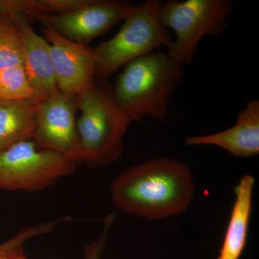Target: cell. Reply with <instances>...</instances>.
Masks as SVG:
<instances>
[{
  "mask_svg": "<svg viewBox=\"0 0 259 259\" xmlns=\"http://www.w3.org/2000/svg\"><path fill=\"white\" fill-rule=\"evenodd\" d=\"M110 190L116 208L155 221L187 211L196 185L185 163L161 157L127 168L113 180Z\"/></svg>",
  "mask_w": 259,
  "mask_h": 259,
  "instance_id": "obj_1",
  "label": "cell"
},
{
  "mask_svg": "<svg viewBox=\"0 0 259 259\" xmlns=\"http://www.w3.org/2000/svg\"><path fill=\"white\" fill-rule=\"evenodd\" d=\"M185 76L184 65L156 51L124 66L112 87L116 101L132 121L150 117L164 123L173 92Z\"/></svg>",
  "mask_w": 259,
  "mask_h": 259,
  "instance_id": "obj_2",
  "label": "cell"
},
{
  "mask_svg": "<svg viewBox=\"0 0 259 259\" xmlns=\"http://www.w3.org/2000/svg\"><path fill=\"white\" fill-rule=\"evenodd\" d=\"M77 107L83 163L96 168L117 161L125 150L123 138L133 121L116 101L112 86L107 80L97 79L93 88L78 95Z\"/></svg>",
  "mask_w": 259,
  "mask_h": 259,
  "instance_id": "obj_3",
  "label": "cell"
},
{
  "mask_svg": "<svg viewBox=\"0 0 259 259\" xmlns=\"http://www.w3.org/2000/svg\"><path fill=\"white\" fill-rule=\"evenodd\" d=\"M159 0L135 5L118 32L94 49L97 79L107 80L131 61L168 47L172 40L158 16Z\"/></svg>",
  "mask_w": 259,
  "mask_h": 259,
  "instance_id": "obj_4",
  "label": "cell"
},
{
  "mask_svg": "<svg viewBox=\"0 0 259 259\" xmlns=\"http://www.w3.org/2000/svg\"><path fill=\"white\" fill-rule=\"evenodd\" d=\"M233 8L231 0L160 1V21L176 35L167 47V55L184 66L191 64L204 36H218L228 28V19Z\"/></svg>",
  "mask_w": 259,
  "mask_h": 259,
  "instance_id": "obj_5",
  "label": "cell"
},
{
  "mask_svg": "<svg viewBox=\"0 0 259 259\" xmlns=\"http://www.w3.org/2000/svg\"><path fill=\"white\" fill-rule=\"evenodd\" d=\"M78 166L60 153L40 149L32 140L23 141L0 152V189L37 192L74 173Z\"/></svg>",
  "mask_w": 259,
  "mask_h": 259,
  "instance_id": "obj_6",
  "label": "cell"
},
{
  "mask_svg": "<svg viewBox=\"0 0 259 259\" xmlns=\"http://www.w3.org/2000/svg\"><path fill=\"white\" fill-rule=\"evenodd\" d=\"M77 110V96L60 91L39 102L32 141L40 149L60 153L81 165L82 153L75 116Z\"/></svg>",
  "mask_w": 259,
  "mask_h": 259,
  "instance_id": "obj_7",
  "label": "cell"
},
{
  "mask_svg": "<svg viewBox=\"0 0 259 259\" xmlns=\"http://www.w3.org/2000/svg\"><path fill=\"white\" fill-rule=\"evenodd\" d=\"M135 5L127 0H92L74 13L44 15L37 21L49 25L71 41L88 45L123 21Z\"/></svg>",
  "mask_w": 259,
  "mask_h": 259,
  "instance_id": "obj_8",
  "label": "cell"
},
{
  "mask_svg": "<svg viewBox=\"0 0 259 259\" xmlns=\"http://www.w3.org/2000/svg\"><path fill=\"white\" fill-rule=\"evenodd\" d=\"M40 25L44 38L50 44L59 91L78 96L93 88L97 79L94 49L68 40L46 24Z\"/></svg>",
  "mask_w": 259,
  "mask_h": 259,
  "instance_id": "obj_9",
  "label": "cell"
},
{
  "mask_svg": "<svg viewBox=\"0 0 259 259\" xmlns=\"http://www.w3.org/2000/svg\"><path fill=\"white\" fill-rule=\"evenodd\" d=\"M18 28L24 49L23 69L37 102L59 93L51 60L50 44L32 28L31 23L18 16H10Z\"/></svg>",
  "mask_w": 259,
  "mask_h": 259,
  "instance_id": "obj_10",
  "label": "cell"
},
{
  "mask_svg": "<svg viewBox=\"0 0 259 259\" xmlns=\"http://www.w3.org/2000/svg\"><path fill=\"white\" fill-rule=\"evenodd\" d=\"M187 146H214L238 158H250L259 153V100H249L237 116L235 125L216 134L188 136Z\"/></svg>",
  "mask_w": 259,
  "mask_h": 259,
  "instance_id": "obj_11",
  "label": "cell"
},
{
  "mask_svg": "<svg viewBox=\"0 0 259 259\" xmlns=\"http://www.w3.org/2000/svg\"><path fill=\"white\" fill-rule=\"evenodd\" d=\"M254 177L245 175L235 187L236 200L218 259H240L246 245Z\"/></svg>",
  "mask_w": 259,
  "mask_h": 259,
  "instance_id": "obj_12",
  "label": "cell"
},
{
  "mask_svg": "<svg viewBox=\"0 0 259 259\" xmlns=\"http://www.w3.org/2000/svg\"><path fill=\"white\" fill-rule=\"evenodd\" d=\"M37 103L32 100H0V152L33 139Z\"/></svg>",
  "mask_w": 259,
  "mask_h": 259,
  "instance_id": "obj_13",
  "label": "cell"
},
{
  "mask_svg": "<svg viewBox=\"0 0 259 259\" xmlns=\"http://www.w3.org/2000/svg\"><path fill=\"white\" fill-rule=\"evenodd\" d=\"M24 49L16 25L10 16L0 18V69L23 66Z\"/></svg>",
  "mask_w": 259,
  "mask_h": 259,
  "instance_id": "obj_14",
  "label": "cell"
},
{
  "mask_svg": "<svg viewBox=\"0 0 259 259\" xmlns=\"http://www.w3.org/2000/svg\"><path fill=\"white\" fill-rule=\"evenodd\" d=\"M0 100L36 101L23 66L0 69Z\"/></svg>",
  "mask_w": 259,
  "mask_h": 259,
  "instance_id": "obj_15",
  "label": "cell"
},
{
  "mask_svg": "<svg viewBox=\"0 0 259 259\" xmlns=\"http://www.w3.org/2000/svg\"><path fill=\"white\" fill-rule=\"evenodd\" d=\"M51 14V11L40 0H0V18L18 16L30 23Z\"/></svg>",
  "mask_w": 259,
  "mask_h": 259,
  "instance_id": "obj_16",
  "label": "cell"
},
{
  "mask_svg": "<svg viewBox=\"0 0 259 259\" xmlns=\"http://www.w3.org/2000/svg\"><path fill=\"white\" fill-rule=\"evenodd\" d=\"M48 232L49 228L44 223L25 228L17 233L13 238L0 245V255L22 249L23 248L24 244L29 240L35 237L47 234Z\"/></svg>",
  "mask_w": 259,
  "mask_h": 259,
  "instance_id": "obj_17",
  "label": "cell"
},
{
  "mask_svg": "<svg viewBox=\"0 0 259 259\" xmlns=\"http://www.w3.org/2000/svg\"><path fill=\"white\" fill-rule=\"evenodd\" d=\"M114 213L105 216L103 220V228L96 240L87 245L83 250V259H100L106 245L107 236L115 221Z\"/></svg>",
  "mask_w": 259,
  "mask_h": 259,
  "instance_id": "obj_18",
  "label": "cell"
},
{
  "mask_svg": "<svg viewBox=\"0 0 259 259\" xmlns=\"http://www.w3.org/2000/svg\"><path fill=\"white\" fill-rule=\"evenodd\" d=\"M92 0H41L53 14H69L82 9Z\"/></svg>",
  "mask_w": 259,
  "mask_h": 259,
  "instance_id": "obj_19",
  "label": "cell"
},
{
  "mask_svg": "<svg viewBox=\"0 0 259 259\" xmlns=\"http://www.w3.org/2000/svg\"><path fill=\"white\" fill-rule=\"evenodd\" d=\"M0 259H31L29 258L28 256L24 253V249H19L14 250V251L9 252V253H5V254L0 255ZM47 259H57V258H47Z\"/></svg>",
  "mask_w": 259,
  "mask_h": 259,
  "instance_id": "obj_20",
  "label": "cell"
}]
</instances>
